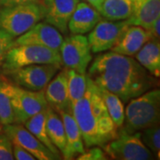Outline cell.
Here are the masks:
<instances>
[{
    "instance_id": "cell-28",
    "label": "cell",
    "mask_w": 160,
    "mask_h": 160,
    "mask_svg": "<svg viewBox=\"0 0 160 160\" xmlns=\"http://www.w3.org/2000/svg\"><path fill=\"white\" fill-rule=\"evenodd\" d=\"M14 38L3 29H0V65L2 64L6 52L12 46Z\"/></svg>"
},
{
    "instance_id": "cell-13",
    "label": "cell",
    "mask_w": 160,
    "mask_h": 160,
    "mask_svg": "<svg viewBox=\"0 0 160 160\" xmlns=\"http://www.w3.org/2000/svg\"><path fill=\"white\" fill-rule=\"evenodd\" d=\"M80 0H42L45 7V22L65 33L68 23Z\"/></svg>"
},
{
    "instance_id": "cell-29",
    "label": "cell",
    "mask_w": 160,
    "mask_h": 160,
    "mask_svg": "<svg viewBox=\"0 0 160 160\" xmlns=\"http://www.w3.org/2000/svg\"><path fill=\"white\" fill-rule=\"evenodd\" d=\"M12 144L11 141L3 135L0 137V160H12Z\"/></svg>"
},
{
    "instance_id": "cell-25",
    "label": "cell",
    "mask_w": 160,
    "mask_h": 160,
    "mask_svg": "<svg viewBox=\"0 0 160 160\" xmlns=\"http://www.w3.org/2000/svg\"><path fill=\"white\" fill-rule=\"evenodd\" d=\"M9 80L0 75V123L9 125L14 123V115L9 94Z\"/></svg>"
},
{
    "instance_id": "cell-34",
    "label": "cell",
    "mask_w": 160,
    "mask_h": 160,
    "mask_svg": "<svg viewBox=\"0 0 160 160\" xmlns=\"http://www.w3.org/2000/svg\"><path fill=\"white\" fill-rule=\"evenodd\" d=\"M1 129H2V128H1V125H0V132H1Z\"/></svg>"
},
{
    "instance_id": "cell-9",
    "label": "cell",
    "mask_w": 160,
    "mask_h": 160,
    "mask_svg": "<svg viewBox=\"0 0 160 160\" xmlns=\"http://www.w3.org/2000/svg\"><path fill=\"white\" fill-rule=\"evenodd\" d=\"M61 68L62 65L58 64H34L6 73L17 86L31 91H40L46 88Z\"/></svg>"
},
{
    "instance_id": "cell-11",
    "label": "cell",
    "mask_w": 160,
    "mask_h": 160,
    "mask_svg": "<svg viewBox=\"0 0 160 160\" xmlns=\"http://www.w3.org/2000/svg\"><path fill=\"white\" fill-rule=\"evenodd\" d=\"M5 135L12 144H16L28 150L33 155L36 159L56 160L61 159V157L53 154L45 144L40 142L38 138L21 124L5 125Z\"/></svg>"
},
{
    "instance_id": "cell-19",
    "label": "cell",
    "mask_w": 160,
    "mask_h": 160,
    "mask_svg": "<svg viewBox=\"0 0 160 160\" xmlns=\"http://www.w3.org/2000/svg\"><path fill=\"white\" fill-rule=\"evenodd\" d=\"M135 60L154 78L160 77V44L151 38L134 54Z\"/></svg>"
},
{
    "instance_id": "cell-12",
    "label": "cell",
    "mask_w": 160,
    "mask_h": 160,
    "mask_svg": "<svg viewBox=\"0 0 160 160\" xmlns=\"http://www.w3.org/2000/svg\"><path fill=\"white\" fill-rule=\"evenodd\" d=\"M62 41V35L61 34V32L57 29L46 23V22H39L35 24L28 31L19 36L17 39L13 40L12 46L21 45H36L59 51Z\"/></svg>"
},
{
    "instance_id": "cell-2",
    "label": "cell",
    "mask_w": 160,
    "mask_h": 160,
    "mask_svg": "<svg viewBox=\"0 0 160 160\" xmlns=\"http://www.w3.org/2000/svg\"><path fill=\"white\" fill-rule=\"evenodd\" d=\"M70 107L86 147L104 146L117 137L118 128L109 116L99 87L89 76L85 95Z\"/></svg>"
},
{
    "instance_id": "cell-24",
    "label": "cell",
    "mask_w": 160,
    "mask_h": 160,
    "mask_svg": "<svg viewBox=\"0 0 160 160\" xmlns=\"http://www.w3.org/2000/svg\"><path fill=\"white\" fill-rule=\"evenodd\" d=\"M68 94L70 106L80 100L86 93L88 84V75L79 73L74 69L67 68Z\"/></svg>"
},
{
    "instance_id": "cell-3",
    "label": "cell",
    "mask_w": 160,
    "mask_h": 160,
    "mask_svg": "<svg viewBox=\"0 0 160 160\" xmlns=\"http://www.w3.org/2000/svg\"><path fill=\"white\" fill-rule=\"evenodd\" d=\"M160 91L150 89L130 100L125 109L124 127L127 133L141 132L159 124Z\"/></svg>"
},
{
    "instance_id": "cell-17",
    "label": "cell",
    "mask_w": 160,
    "mask_h": 160,
    "mask_svg": "<svg viewBox=\"0 0 160 160\" xmlns=\"http://www.w3.org/2000/svg\"><path fill=\"white\" fill-rule=\"evenodd\" d=\"M46 86L45 97L48 105L55 110L70 107L68 94V76L67 68L56 73Z\"/></svg>"
},
{
    "instance_id": "cell-33",
    "label": "cell",
    "mask_w": 160,
    "mask_h": 160,
    "mask_svg": "<svg viewBox=\"0 0 160 160\" xmlns=\"http://www.w3.org/2000/svg\"><path fill=\"white\" fill-rule=\"evenodd\" d=\"M86 1L89 4V5H91L93 8H95V9L99 12L100 11V9H101V6L102 5L104 0H86Z\"/></svg>"
},
{
    "instance_id": "cell-31",
    "label": "cell",
    "mask_w": 160,
    "mask_h": 160,
    "mask_svg": "<svg viewBox=\"0 0 160 160\" xmlns=\"http://www.w3.org/2000/svg\"><path fill=\"white\" fill-rule=\"evenodd\" d=\"M41 0H0V8L12 7V6L28 4V3H39Z\"/></svg>"
},
{
    "instance_id": "cell-8",
    "label": "cell",
    "mask_w": 160,
    "mask_h": 160,
    "mask_svg": "<svg viewBox=\"0 0 160 160\" xmlns=\"http://www.w3.org/2000/svg\"><path fill=\"white\" fill-rule=\"evenodd\" d=\"M59 52L62 65L83 74L92 60L87 38L83 35L73 34L63 39Z\"/></svg>"
},
{
    "instance_id": "cell-22",
    "label": "cell",
    "mask_w": 160,
    "mask_h": 160,
    "mask_svg": "<svg viewBox=\"0 0 160 160\" xmlns=\"http://www.w3.org/2000/svg\"><path fill=\"white\" fill-rule=\"evenodd\" d=\"M132 0H104L99 12L106 20L126 21L130 17Z\"/></svg>"
},
{
    "instance_id": "cell-10",
    "label": "cell",
    "mask_w": 160,
    "mask_h": 160,
    "mask_svg": "<svg viewBox=\"0 0 160 160\" xmlns=\"http://www.w3.org/2000/svg\"><path fill=\"white\" fill-rule=\"evenodd\" d=\"M129 25L126 22L101 20L87 37L92 52L111 50Z\"/></svg>"
},
{
    "instance_id": "cell-5",
    "label": "cell",
    "mask_w": 160,
    "mask_h": 160,
    "mask_svg": "<svg viewBox=\"0 0 160 160\" xmlns=\"http://www.w3.org/2000/svg\"><path fill=\"white\" fill-rule=\"evenodd\" d=\"M34 64L62 65V62L59 51L36 45H21L11 47L2 62L6 73Z\"/></svg>"
},
{
    "instance_id": "cell-6",
    "label": "cell",
    "mask_w": 160,
    "mask_h": 160,
    "mask_svg": "<svg viewBox=\"0 0 160 160\" xmlns=\"http://www.w3.org/2000/svg\"><path fill=\"white\" fill-rule=\"evenodd\" d=\"M105 153L118 160L154 159L155 155L143 143L141 132L127 133L124 130L118 131L117 137L106 143Z\"/></svg>"
},
{
    "instance_id": "cell-7",
    "label": "cell",
    "mask_w": 160,
    "mask_h": 160,
    "mask_svg": "<svg viewBox=\"0 0 160 160\" xmlns=\"http://www.w3.org/2000/svg\"><path fill=\"white\" fill-rule=\"evenodd\" d=\"M9 94L14 115V123L23 124L25 121L47 109L49 106L43 90L31 91L9 82Z\"/></svg>"
},
{
    "instance_id": "cell-4",
    "label": "cell",
    "mask_w": 160,
    "mask_h": 160,
    "mask_svg": "<svg viewBox=\"0 0 160 160\" xmlns=\"http://www.w3.org/2000/svg\"><path fill=\"white\" fill-rule=\"evenodd\" d=\"M45 16L42 2L28 3L0 9V29L13 38L28 31Z\"/></svg>"
},
{
    "instance_id": "cell-16",
    "label": "cell",
    "mask_w": 160,
    "mask_h": 160,
    "mask_svg": "<svg viewBox=\"0 0 160 160\" xmlns=\"http://www.w3.org/2000/svg\"><path fill=\"white\" fill-rule=\"evenodd\" d=\"M101 20L102 15L95 8L88 3L79 1L69 19L68 29L72 34H86L90 32Z\"/></svg>"
},
{
    "instance_id": "cell-27",
    "label": "cell",
    "mask_w": 160,
    "mask_h": 160,
    "mask_svg": "<svg viewBox=\"0 0 160 160\" xmlns=\"http://www.w3.org/2000/svg\"><path fill=\"white\" fill-rule=\"evenodd\" d=\"M78 160H106L108 159L107 154L103 151L102 149H100L99 147L92 146V148L87 149L82 153L78 155L77 158Z\"/></svg>"
},
{
    "instance_id": "cell-32",
    "label": "cell",
    "mask_w": 160,
    "mask_h": 160,
    "mask_svg": "<svg viewBox=\"0 0 160 160\" xmlns=\"http://www.w3.org/2000/svg\"><path fill=\"white\" fill-rule=\"evenodd\" d=\"M150 33L152 35V38L156 39H159V34H160V18L157 19L154 22L152 23V25L150 26L149 29Z\"/></svg>"
},
{
    "instance_id": "cell-26",
    "label": "cell",
    "mask_w": 160,
    "mask_h": 160,
    "mask_svg": "<svg viewBox=\"0 0 160 160\" xmlns=\"http://www.w3.org/2000/svg\"><path fill=\"white\" fill-rule=\"evenodd\" d=\"M141 138L143 143L147 146L155 156L159 158L160 152V127L159 124H156L154 126H149L148 128L142 130L141 132Z\"/></svg>"
},
{
    "instance_id": "cell-14",
    "label": "cell",
    "mask_w": 160,
    "mask_h": 160,
    "mask_svg": "<svg viewBox=\"0 0 160 160\" xmlns=\"http://www.w3.org/2000/svg\"><path fill=\"white\" fill-rule=\"evenodd\" d=\"M61 116L66 135V147L62 156L64 159H72L85 151L81 132L71 112V107L56 110Z\"/></svg>"
},
{
    "instance_id": "cell-15",
    "label": "cell",
    "mask_w": 160,
    "mask_h": 160,
    "mask_svg": "<svg viewBox=\"0 0 160 160\" xmlns=\"http://www.w3.org/2000/svg\"><path fill=\"white\" fill-rule=\"evenodd\" d=\"M151 38H153L149 29L141 26L129 25L111 50L123 55L132 56Z\"/></svg>"
},
{
    "instance_id": "cell-18",
    "label": "cell",
    "mask_w": 160,
    "mask_h": 160,
    "mask_svg": "<svg viewBox=\"0 0 160 160\" xmlns=\"http://www.w3.org/2000/svg\"><path fill=\"white\" fill-rule=\"evenodd\" d=\"M158 18L160 0H132V13L126 22L128 25L141 26L149 29Z\"/></svg>"
},
{
    "instance_id": "cell-30",
    "label": "cell",
    "mask_w": 160,
    "mask_h": 160,
    "mask_svg": "<svg viewBox=\"0 0 160 160\" xmlns=\"http://www.w3.org/2000/svg\"><path fill=\"white\" fill-rule=\"evenodd\" d=\"M12 154L13 158L16 160H35V157L28 150L22 148L21 146L12 144Z\"/></svg>"
},
{
    "instance_id": "cell-21",
    "label": "cell",
    "mask_w": 160,
    "mask_h": 160,
    "mask_svg": "<svg viewBox=\"0 0 160 160\" xmlns=\"http://www.w3.org/2000/svg\"><path fill=\"white\" fill-rule=\"evenodd\" d=\"M25 127L29 130L33 135L39 140L43 144H45L53 154L60 157V151L52 143L50 138L47 134L46 130V109L40 111L39 113L34 115L30 118L25 121Z\"/></svg>"
},
{
    "instance_id": "cell-23",
    "label": "cell",
    "mask_w": 160,
    "mask_h": 160,
    "mask_svg": "<svg viewBox=\"0 0 160 160\" xmlns=\"http://www.w3.org/2000/svg\"><path fill=\"white\" fill-rule=\"evenodd\" d=\"M98 87L112 121L118 128L122 127L125 120V108L123 102L113 92L108 91L102 87Z\"/></svg>"
},
{
    "instance_id": "cell-1",
    "label": "cell",
    "mask_w": 160,
    "mask_h": 160,
    "mask_svg": "<svg viewBox=\"0 0 160 160\" xmlns=\"http://www.w3.org/2000/svg\"><path fill=\"white\" fill-rule=\"evenodd\" d=\"M88 69V76L98 86L118 95L126 102L152 89L155 79L133 58L115 52L97 55Z\"/></svg>"
},
{
    "instance_id": "cell-20",
    "label": "cell",
    "mask_w": 160,
    "mask_h": 160,
    "mask_svg": "<svg viewBox=\"0 0 160 160\" xmlns=\"http://www.w3.org/2000/svg\"><path fill=\"white\" fill-rule=\"evenodd\" d=\"M46 130L52 143L63 154L66 147V135L63 122L57 111L48 106L46 109Z\"/></svg>"
}]
</instances>
